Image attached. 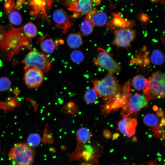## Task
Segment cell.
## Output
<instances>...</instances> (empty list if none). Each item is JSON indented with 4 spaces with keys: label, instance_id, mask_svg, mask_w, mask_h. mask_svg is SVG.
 Returning <instances> with one entry per match:
<instances>
[{
    "label": "cell",
    "instance_id": "cell-38",
    "mask_svg": "<svg viewBox=\"0 0 165 165\" xmlns=\"http://www.w3.org/2000/svg\"><path fill=\"white\" fill-rule=\"evenodd\" d=\"M95 4L96 5H99L100 3L101 0H94Z\"/></svg>",
    "mask_w": 165,
    "mask_h": 165
},
{
    "label": "cell",
    "instance_id": "cell-10",
    "mask_svg": "<svg viewBox=\"0 0 165 165\" xmlns=\"http://www.w3.org/2000/svg\"><path fill=\"white\" fill-rule=\"evenodd\" d=\"M24 69L25 72L24 79L28 88H36L42 85L44 79L43 73L42 71L33 67H24Z\"/></svg>",
    "mask_w": 165,
    "mask_h": 165
},
{
    "label": "cell",
    "instance_id": "cell-28",
    "mask_svg": "<svg viewBox=\"0 0 165 165\" xmlns=\"http://www.w3.org/2000/svg\"><path fill=\"white\" fill-rule=\"evenodd\" d=\"M40 142V137L37 134H30L27 139L28 144L33 147L38 146Z\"/></svg>",
    "mask_w": 165,
    "mask_h": 165
},
{
    "label": "cell",
    "instance_id": "cell-34",
    "mask_svg": "<svg viewBox=\"0 0 165 165\" xmlns=\"http://www.w3.org/2000/svg\"><path fill=\"white\" fill-rule=\"evenodd\" d=\"M139 18L141 21L144 23L146 22L149 19L148 16L143 13L141 14Z\"/></svg>",
    "mask_w": 165,
    "mask_h": 165
},
{
    "label": "cell",
    "instance_id": "cell-15",
    "mask_svg": "<svg viewBox=\"0 0 165 165\" xmlns=\"http://www.w3.org/2000/svg\"><path fill=\"white\" fill-rule=\"evenodd\" d=\"M92 0H77L75 12L87 14L92 8Z\"/></svg>",
    "mask_w": 165,
    "mask_h": 165
},
{
    "label": "cell",
    "instance_id": "cell-22",
    "mask_svg": "<svg viewBox=\"0 0 165 165\" xmlns=\"http://www.w3.org/2000/svg\"><path fill=\"white\" fill-rule=\"evenodd\" d=\"M164 55L161 51L156 50L152 52L150 59L152 63L154 64L160 65L164 62Z\"/></svg>",
    "mask_w": 165,
    "mask_h": 165
},
{
    "label": "cell",
    "instance_id": "cell-18",
    "mask_svg": "<svg viewBox=\"0 0 165 165\" xmlns=\"http://www.w3.org/2000/svg\"><path fill=\"white\" fill-rule=\"evenodd\" d=\"M76 135L77 141L84 144H86L89 141L91 136L90 130L85 127L79 129L76 131Z\"/></svg>",
    "mask_w": 165,
    "mask_h": 165
},
{
    "label": "cell",
    "instance_id": "cell-23",
    "mask_svg": "<svg viewBox=\"0 0 165 165\" xmlns=\"http://www.w3.org/2000/svg\"><path fill=\"white\" fill-rule=\"evenodd\" d=\"M143 122L147 126L155 127L159 125V120L157 117L153 114L148 113L144 117Z\"/></svg>",
    "mask_w": 165,
    "mask_h": 165
},
{
    "label": "cell",
    "instance_id": "cell-32",
    "mask_svg": "<svg viewBox=\"0 0 165 165\" xmlns=\"http://www.w3.org/2000/svg\"><path fill=\"white\" fill-rule=\"evenodd\" d=\"M97 11V9L93 7L91 10L87 14L86 16L85 17V19H86L91 22V20L92 16Z\"/></svg>",
    "mask_w": 165,
    "mask_h": 165
},
{
    "label": "cell",
    "instance_id": "cell-26",
    "mask_svg": "<svg viewBox=\"0 0 165 165\" xmlns=\"http://www.w3.org/2000/svg\"><path fill=\"white\" fill-rule=\"evenodd\" d=\"M10 22L15 25H20L22 22V17L20 14L15 10L12 11L8 14Z\"/></svg>",
    "mask_w": 165,
    "mask_h": 165
},
{
    "label": "cell",
    "instance_id": "cell-6",
    "mask_svg": "<svg viewBox=\"0 0 165 165\" xmlns=\"http://www.w3.org/2000/svg\"><path fill=\"white\" fill-rule=\"evenodd\" d=\"M103 148L99 142H92L85 144L79 156L78 161L85 165H97L99 157L102 156Z\"/></svg>",
    "mask_w": 165,
    "mask_h": 165
},
{
    "label": "cell",
    "instance_id": "cell-37",
    "mask_svg": "<svg viewBox=\"0 0 165 165\" xmlns=\"http://www.w3.org/2000/svg\"><path fill=\"white\" fill-rule=\"evenodd\" d=\"M160 124L163 126L164 125L165 119L164 116H163V117L161 120Z\"/></svg>",
    "mask_w": 165,
    "mask_h": 165
},
{
    "label": "cell",
    "instance_id": "cell-7",
    "mask_svg": "<svg viewBox=\"0 0 165 165\" xmlns=\"http://www.w3.org/2000/svg\"><path fill=\"white\" fill-rule=\"evenodd\" d=\"M147 104V100L144 95L136 93L131 95L130 94L127 103L121 107L123 117L136 115Z\"/></svg>",
    "mask_w": 165,
    "mask_h": 165
},
{
    "label": "cell",
    "instance_id": "cell-8",
    "mask_svg": "<svg viewBox=\"0 0 165 165\" xmlns=\"http://www.w3.org/2000/svg\"><path fill=\"white\" fill-rule=\"evenodd\" d=\"M97 51V57L94 61L95 65L112 74L120 71L119 64L114 60L110 54L101 47L98 48Z\"/></svg>",
    "mask_w": 165,
    "mask_h": 165
},
{
    "label": "cell",
    "instance_id": "cell-11",
    "mask_svg": "<svg viewBox=\"0 0 165 165\" xmlns=\"http://www.w3.org/2000/svg\"><path fill=\"white\" fill-rule=\"evenodd\" d=\"M47 0H28V5L32 9L29 11V15L35 18L42 19L45 17L49 22L46 9H49L51 4L46 2Z\"/></svg>",
    "mask_w": 165,
    "mask_h": 165
},
{
    "label": "cell",
    "instance_id": "cell-30",
    "mask_svg": "<svg viewBox=\"0 0 165 165\" xmlns=\"http://www.w3.org/2000/svg\"><path fill=\"white\" fill-rule=\"evenodd\" d=\"M5 12L6 15L13 11L15 5V0H4Z\"/></svg>",
    "mask_w": 165,
    "mask_h": 165
},
{
    "label": "cell",
    "instance_id": "cell-29",
    "mask_svg": "<svg viewBox=\"0 0 165 165\" xmlns=\"http://www.w3.org/2000/svg\"><path fill=\"white\" fill-rule=\"evenodd\" d=\"M11 86L10 79L7 77L0 78V91L4 92L9 90Z\"/></svg>",
    "mask_w": 165,
    "mask_h": 165
},
{
    "label": "cell",
    "instance_id": "cell-1",
    "mask_svg": "<svg viewBox=\"0 0 165 165\" xmlns=\"http://www.w3.org/2000/svg\"><path fill=\"white\" fill-rule=\"evenodd\" d=\"M31 41L24 35L22 28L0 24V55L4 59L10 60L22 49L29 47Z\"/></svg>",
    "mask_w": 165,
    "mask_h": 165
},
{
    "label": "cell",
    "instance_id": "cell-39",
    "mask_svg": "<svg viewBox=\"0 0 165 165\" xmlns=\"http://www.w3.org/2000/svg\"><path fill=\"white\" fill-rule=\"evenodd\" d=\"M153 109L154 111H157L158 110V108L156 105H155L153 107Z\"/></svg>",
    "mask_w": 165,
    "mask_h": 165
},
{
    "label": "cell",
    "instance_id": "cell-31",
    "mask_svg": "<svg viewBox=\"0 0 165 165\" xmlns=\"http://www.w3.org/2000/svg\"><path fill=\"white\" fill-rule=\"evenodd\" d=\"M25 3V0H16L13 9L16 10L20 9L23 5Z\"/></svg>",
    "mask_w": 165,
    "mask_h": 165
},
{
    "label": "cell",
    "instance_id": "cell-17",
    "mask_svg": "<svg viewBox=\"0 0 165 165\" xmlns=\"http://www.w3.org/2000/svg\"><path fill=\"white\" fill-rule=\"evenodd\" d=\"M107 20V16L105 12L97 11L92 16L91 21L94 26L100 27L104 25Z\"/></svg>",
    "mask_w": 165,
    "mask_h": 165
},
{
    "label": "cell",
    "instance_id": "cell-25",
    "mask_svg": "<svg viewBox=\"0 0 165 165\" xmlns=\"http://www.w3.org/2000/svg\"><path fill=\"white\" fill-rule=\"evenodd\" d=\"M94 26L92 22L84 19L81 24L80 29L83 35L87 36L92 32Z\"/></svg>",
    "mask_w": 165,
    "mask_h": 165
},
{
    "label": "cell",
    "instance_id": "cell-19",
    "mask_svg": "<svg viewBox=\"0 0 165 165\" xmlns=\"http://www.w3.org/2000/svg\"><path fill=\"white\" fill-rule=\"evenodd\" d=\"M148 83V79L140 75L135 76L132 80V83L134 87L137 90L139 91L145 89Z\"/></svg>",
    "mask_w": 165,
    "mask_h": 165
},
{
    "label": "cell",
    "instance_id": "cell-4",
    "mask_svg": "<svg viewBox=\"0 0 165 165\" xmlns=\"http://www.w3.org/2000/svg\"><path fill=\"white\" fill-rule=\"evenodd\" d=\"M165 75L157 71L152 74L148 79V83L143 90L147 100L165 97Z\"/></svg>",
    "mask_w": 165,
    "mask_h": 165
},
{
    "label": "cell",
    "instance_id": "cell-9",
    "mask_svg": "<svg viewBox=\"0 0 165 165\" xmlns=\"http://www.w3.org/2000/svg\"><path fill=\"white\" fill-rule=\"evenodd\" d=\"M114 33L115 38L113 43L117 48H128L131 46V42L134 41L136 36V31L130 28H118Z\"/></svg>",
    "mask_w": 165,
    "mask_h": 165
},
{
    "label": "cell",
    "instance_id": "cell-16",
    "mask_svg": "<svg viewBox=\"0 0 165 165\" xmlns=\"http://www.w3.org/2000/svg\"><path fill=\"white\" fill-rule=\"evenodd\" d=\"M67 43L72 49H76L80 47L82 43V40L81 35L79 34L72 33L68 36Z\"/></svg>",
    "mask_w": 165,
    "mask_h": 165
},
{
    "label": "cell",
    "instance_id": "cell-3",
    "mask_svg": "<svg viewBox=\"0 0 165 165\" xmlns=\"http://www.w3.org/2000/svg\"><path fill=\"white\" fill-rule=\"evenodd\" d=\"M34 148L27 143H19L15 145L8 154L12 163L17 165L31 164L35 155Z\"/></svg>",
    "mask_w": 165,
    "mask_h": 165
},
{
    "label": "cell",
    "instance_id": "cell-12",
    "mask_svg": "<svg viewBox=\"0 0 165 165\" xmlns=\"http://www.w3.org/2000/svg\"><path fill=\"white\" fill-rule=\"evenodd\" d=\"M53 18L56 23V27L61 29L64 34L67 32L74 23L66 12L63 9L56 10L53 13Z\"/></svg>",
    "mask_w": 165,
    "mask_h": 165
},
{
    "label": "cell",
    "instance_id": "cell-2",
    "mask_svg": "<svg viewBox=\"0 0 165 165\" xmlns=\"http://www.w3.org/2000/svg\"><path fill=\"white\" fill-rule=\"evenodd\" d=\"M97 96L102 97L105 104L112 103L120 98L123 89L113 74L109 73L101 80L92 79Z\"/></svg>",
    "mask_w": 165,
    "mask_h": 165
},
{
    "label": "cell",
    "instance_id": "cell-14",
    "mask_svg": "<svg viewBox=\"0 0 165 165\" xmlns=\"http://www.w3.org/2000/svg\"><path fill=\"white\" fill-rule=\"evenodd\" d=\"M112 18L107 25V27L114 30L116 28H131L135 24L134 21L128 20L122 17L120 13L112 14Z\"/></svg>",
    "mask_w": 165,
    "mask_h": 165
},
{
    "label": "cell",
    "instance_id": "cell-35",
    "mask_svg": "<svg viewBox=\"0 0 165 165\" xmlns=\"http://www.w3.org/2000/svg\"><path fill=\"white\" fill-rule=\"evenodd\" d=\"M156 115L158 117H160L161 116H163V111L162 110H160L157 112Z\"/></svg>",
    "mask_w": 165,
    "mask_h": 165
},
{
    "label": "cell",
    "instance_id": "cell-33",
    "mask_svg": "<svg viewBox=\"0 0 165 165\" xmlns=\"http://www.w3.org/2000/svg\"><path fill=\"white\" fill-rule=\"evenodd\" d=\"M103 134L104 137L107 139L110 138L112 137V134L111 132L107 129H105L104 130Z\"/></svg>",
    "mask_w": 165,
    "mask_h": 165
},
{
    "label": "cell",
    "instance_id": "cell-36",
    "mask_svg": "<svg viewBox=\"0 0 165 165\" xmlns=\"http://www.w3.org/2000/svg\"><path fill=\"white\" fill-rule=\"evenodd\" d=\"M119 136L120 135L119 134L115 133L113 134L112 137L114 139H116L119 138Z\"/></svg>",
    "mask_w": 165,
    "mask_h": 165
},
{
    "label": "cell",
    "instance_id": "cell-27",
    "mask_svg": "<svg viewBox=\"0 0 165 165\" xmlns=\"http://www.w3.org/2000/svg\"><path fill=\"white\" fill-rule=\"evenodd\" d=\"M70 57L72 61L76 64L82 62L84 58L83 53L79 50L73 51L70 54Z\"/></svg>",
    "mask_w": 165,
    "mask_h": 165
},
{
    "label": "cell",
    "instance_id": "cell-21",
    "mask_svg": "<svg viewBox=\"0 0 165 165\" xmlns=\"http://www.w3.org/2000/svg\"><path fill=\"white\" fill-rule=\"evenodd\" d=\"M22 30L24 35L29 38H34L37 35V28L31 22H29L24 25Z\"/></svg>",
    "mask_w": 165,
    "mask_h": 165
},
{
    "label": "cell",
    "instance_id": "cell-20",
    "mask_svg": "<svg viewBox=\"0 0 165 165\" xmlns=\"http://www.w3.org/2000/svg\"><path fill=\"white\" fill-rule=\"evenodd\" d=\"M40 48L44 52L48 54L53 53L56 46V43L51 38L46 39L40 43Z\"/></svg>",
    "mask_w": 165,
    "mask_h": 165
},
{
    "label": "cell",
    "instance_id": "cell-13",
    "mask_svg": "<svg viewBox=\"0 0 165 165\" xmlns=\"http://www.w3.org/2000/svg\"><path fill=\"white\" fill-rule=\"evenodd\" d=\"M123 118L118 124V128L124 135L130 138L136 133L137 121L135 118L130 117Z\"/></svg>",
    "mask_w": 165,
    "mask_h": 165
},
{
    "label": "cell",
    "instance_id": "cell-5",
    "mask_svg": "<svg viewBox=\"0 0 165 165\" xmlns=\"http://www.w3.org/2000/svg\"><path fill=\"white\" fill-rule=\"evenodd\" d=\"M24 67L36 68L43 73L47 72L51 68V62L46 54L36 49L31 50L22 61Z\"/></svg>",
    "mask_w": 165,
    "mask_h": 165
},
{
    "label": "cell",
    "instance_id": "cell-24",
    "mask_svg": "<svg viewBox=\"0 0 165 165\" xmlns=\"http://www.w3.org/2000/svg\"><path fill=\"white\" fill-rule=\"evenodd\" d=\"M97 95L94 88L86 90L84 94V99L87 104H91L95 102L97 99Z\"/></svg>",
    "mask_w": 165,
    "mask_h": 165
}]
</instances>
